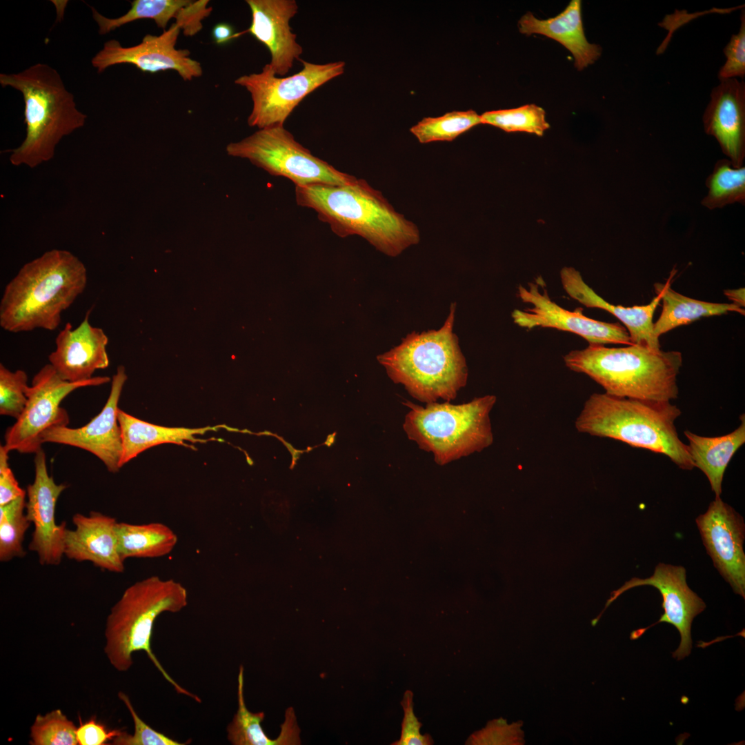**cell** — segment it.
<instances>
[{
  "label": "cell",
  "instance_id": "1",
  "mask_svg": "<svg viewBox=\"0 0 745 745\" xmlns=\"http://www.w3.org/2000/svg\"><path fill=\"white\" fill-rule=\"evenodd\" d=\"M295 193L297 204L315 211L337 236L359 235L388 256L396 257L420 240L417 226L364 179L295 186Z\"/></svg>",
  "mask_w": 745,
  "mask_h": 745
},
{
  "label": "cell",
  "instance_id": "2",
  "mask_svg": "<svg viewBox=\"0 0 745 745\" xmlns=\"http://www.w3.org/2000/svg\"><path fill=\"white\" fill-rule=\"evenodd\" d=\"M83 263L72 252L53 249L24 264L6 286L0 326L10 332L54 330L61 315L84 291Z\"/></svg>",
  "mask_w": 745,
  "mask_h": 745
},
{
  "label": "cell",
  "instance_id": "3",
  "mask_svg": "<svg viewBox=\"0 0 745 745\" xmlns=\"http://www.w3.org/2000/svg\"><path fill=\"white\" fill-rule=\"evenodd\" d=\"M2 87L22 94L24 140L11 150L10 162L33 168L54 157L60 141L82 128L87 115L80 111L57 70L37 63L17 73L0 74Z\"/></svg>",
  "mask_w": 745,
  "mask_h": 745
},
{
  "label": "cell",
  "instance_id": "4",
  "mask_svg": "<svg viewBox=\"0 0 745 745\" xmlns=\"http://www.w3.org/2000/svg\"><path fill=\"white\" fill-rule=\"evenodd\" d=\"M680 409L670 401H654L593 393L575 419L579 433L619 440L667 456L683 470L695 467L675 421Z\"/></svg>",
  "mask_w": 745,
  "mask_h": 745
},
{
  "label": "cell",
  "instance_id": "5",
  "mask_svg": "<svg viewBox=\"0 0 745 745\" xmlns=\"http://www.w3.org/2000/svg\"><path fill=\"white\" fill-rule=\"evenodd\" d=\"M456 304L439 330L413 332L377 357L389 377L423 403L450 401L468 379L466 359L453 332Z\"/></svg>",
  "mask_w": 745,
  "mask_h": 745
},
{
  "label": "cell",
  "instance_id": "6",
  "mask_svg": "<svg viewBox=\"0 0 745 745\" xmlns=\"http://www.w3.org/2000/svg\"><path fill=\"white\" fill-rule=\"evenodd\" d=\"M564 361L570 370L588 375L613 396L670 401L678 397L677 377L682 366L679 351L638 344L589 345L569 352Z\"/></svg>",
  "mask_w": 745,
  "mask_h": 745
},
{
  "label": "cell",
  "instance_id": "7",
  "mask_svg": "<svg viewBox=\"0 0 745 745\" xmlns=\"http://www.w3.org/2000/svg\"><path fill=\"white\" fill-rule=\"evenodd\" d=\"M188 604V592L179 582L150 576L127 588L108 615L105 654L118 671L132 665V654L144 651L175 691L198 703L199 697L177 683L166 671L151 648L154 623L163 613H177Z\"/></svg>",
  "mask_w": 745,
  "mask_h": 745
},
{
  "label": "cell",
  "instance_id": "8",
  "mask_svg": "<svg viewBox=\"0 0 745 745\" xmlns=\"http://www.w3.org/2000/svg\"><path fill=\"white\" fill-rule=\"evenodd\" d=\"M496 401L488 395L457 405L435 401L423 407L407 401L403 428L409 439L443 466L493 444L490 413Z\"/></svg>",
  "mask_w": 745,
  "mask_h": 745
},
{
  "label": "cell",
  "instance_id": "9",
  "mask_svg": "<svg viewBox=\"0 0 745 745\" xmlns=\"http://www.w3.org/2000/svg\"><path fill=\"white\" fill-rule=\"evenodd\" d=\"M226 152L230 156L248 159L271 175L286 177L295 186L342 185L356 178L313 155L284 126L259 129L229 143Z\"/></svg>",
  "mask_w": 745,
  "mask_h": 745
},
{
  "label": "cell",
  "instance_id": "10",
  "mask_svg": "<svg viewBox=\"0 0 745 745\" xmlns=\"http://www.w3.org/2000/svg\"><path fill=\"white\" fill-rule=\"evenodd\" d=\"M301 70L278 77L269 63L261 72L244 74L235 83L244 88L252 103L248 124L259 129L284 126L295 108L309 94L344 72L345 62L315 63L301 59Z\"/></svg>",
  "mask_w": 745,
  "mask_h": 745
},
{
  "label": "cell",
  "instance_id": "11",
  "mask_svg": "<svg viewBox=\"0 0 745 745\" xmlns=\"http://www.w3.org/2000/svg\"><path fill=\"white\" fill-rule=\"evenodd\" d=\"M110 378L93 377L79 382L63 379L50 364H46L34 376L26 391V406L16 422L6 432L3 446L9 452L36 453L41 448L42 435L49 428L67 426L69 417L60 407L61 401L79 388L106 384Z\"/></svg>",
  "mask_w": 745,
  "mask_h": 745
},
{
  "label": "cell",
  "instance_id": "12",
  "mask_svg": "<svg viewBox=\"0 0 745 745\" xmlns=\"http://www.w3.org/2000/svg\"><path fill=\"white\" fill-rule=\"evenodd\" d=\"M642 586H651L659 591L663 599L662 606L664 613L659 619L651 626L632 632L630 639H638L647 629L657 624L668 623L677 628L681 638L679 646L673 653V657L677 660L683 659L689 655L692 648L691 629L693 620L705 609L706 604L688 587L686 569L682 566L659 563L656 566L653 575L648 578L633 577L626 582L622 586L611 593L604 608L592 620L591 624L595 626L606 609L622 593L630 588Z\"/></svg>",
  "mask_w": 745,
  "mask_h": 745
},
{
  "label": "cell",
  "instance_id": "13",
  "mask_svg": "<svg viewBox=\"0 0 745 745\" xmlns=\"http://www.w3.org/2000/svg\"><path fill=\"white\" fill-rule=\"evenodd\" d=\"M544 286L543 282L542 292L537 280L528 283V288L518 286L519 299L531 307L513 311L511 316L515 324L528 330L542 327L573 332L585 339L589 345L633 344L623 326L589 318L583 315L581 309L569 311L552 301Z\"/></svg>",
  "mask_w": 745,
  "mask_h": 745
},
{
  "label": "cell",
  "instance_id": "14",
  "mask_svg": "<svg viewBox=\"0 0 745 745\" xmlns=\"http://www.w3.org/2000/svg\"><path fill=\"white\" fill-rule=\"evenodd\" d=\"M175 22L159 35L146 34L133 46L124 47L116 39L106 41L91 59L98 73L119 64H130L143 72L174 70L183 81H192L203 74L201 63L192 59L187 49H177L181 32Z\"/></svg>",
  "mask_w": 745,
  "mask_h": 745
},
{
  "label": "cell",
  "instance_id": "15",
  "mask_svg": "<svg viewBox=\"0 0 745 745\" xmlns=\"http://www.w3.org/2000/svg\"><path fill=\"white\" fill-rule=\"evenodd\" d=\"M703 544L715 567L733 591L745 597V525L743 517L720 497L696 519Z\"/></svg>",
  "mask_w": 745,
  "mask_h": 745
},
{
  "label": "cell",
  "instance_id": "16",
  "mask_svg": "<svg viewBox=\"0 0 745 745\" xmlns=\"http://www.w3.org/2000/svg\"><path fill=\"white\" fill-rule=\"evenodd\" d=\"M126 379L124 367L119 366L112 377L108 400L101 412L80 428L61 426L49 428L42 435L43 443H57L83 449L97 457L108 471H119L123 443L117 418L118 403Z\"/></svg>",
  "mask_w": 745,
  "mask_h": 745
},
{
  "label": "cell",
  "instance_id": "17",
  "mask_svg": "<svg viewBox=\"0 0 745 745\" xmlns=\"http://www.w3.org/2000/svg\"><path fill=\"white\" fill-rule=\"evenodd\" d=\"M34 479L27 487L26 515L34 526L28 549L35 552L41 565H59L64 555L66 522L57 524L55 506L64 484H57L48 474L46 455L41 448L35 453Z\"/></svg>",
  "mask_w": 745,
  "mask_h": 745
},
{
  "label": "cell",
  "instance_id": "18",
  "mask_svg": "<svg viewBox=\"0 0 745 745\" xmlns=\"http://www.w3.org/2000/svg\"><path fill=\"white\" fill-rule=\"evenodd\" d=\"M251 12V34L270 54L268 63L277 76L284 77L301 60L302 46L297 41L290 21L298 12L295 0H246Z\"/></svg>",
  "mask_w": 745,
  "mask_h": 745
},
{
  "label": "cell",
  "instance_id": "19",
  "mask_svg": "<svg viewBox=\"0 0 745 745\" xmlns=\"http://www.w3.org/2000/svg\"><path fill=\"white\" fill-rule=\"evenodd\" d=\"M89 315L88 311L75 328L67 323L55 339V350L48 356L58 375L70 382L89 380L96 370L110 364L108 337L102 328L90 324Z\"/></svg>",
  "mask_w": 745,
  "mask_h": 745
},
{
  "label": "cell",
  "instance_id": "20",
  "mask_svg": "<svg viewBox=\"0 0 745 745\" xmlns=\"http://www.w3.org/2000/svg\"><path fill=\"white\" fill-rule=\"evenodd\" d=\"M705 132L718 142L735 168L745 158V83L736 79L720 80L711 91L703 115Z\"/></svg>",
  "mask_w": 745,
  "mask_h": 745
},
{
  "label": "cell",
  "instance_id": "21",
  "mask_svg": "<svg viewBox=\"0 0 745 745\" xmlns=\"http://www.w3.org/2000/svg\"><path fill=\"white\" fill-rule=\"evenodd\" d=\"M75 528H66L64 555L77 562H90L95 566L112 573L124 571V561L119 552L115 518L96 511L88 515L76 513L72 517Z\"/></svg>",
  "mask_w": 745,
  "mask_h": 745
},
{
  "label": "cell",
  "instance_id": "22",
  "mask_svg": "<svg viewBox=\"0 0 745 745\" xmlns=\"http://www.w3.org/2000/svg\"><path fill=\"white\" fill-rule=\"evenodd\" d=\"M562 286L573 299L588 308H600L610 312L626 326L633 344L660 349L659 338L653 331V315L661 301L657 296L647 305L624 307L613 305L597 295L583 279L580 272L572 267L560 271Z\"/></svg>",
  "mask_w": 745,
  "mask_h": 745
},
{
  "label": "cell",
  "instance_id": "23",
  "mask_svg": "<svg viewBox=\"0 0 745 745\" xmlns=\"http://www.w3.org/2000/svg\"><path fill=\"white\" fill-rule=\"evenodd\" d=\"M518 26L519 32L527 36L542 34L560 43L572 53L579 70L593 64L601 55V48L586 38L580 0H572L561 13L548 19H537L528 12L520 19Z\"/></svg>",
  "mask_w": 745,
  "mask_h": 745
},
{
  "label": "cell",
  "instance_id": "24",
  "mask_svg": "<svg viewBox=\"0 0 745 745\" xmlns=\"http://www.w3.org/2000/svg\"><path fill=\"white\" fill-rule=\"evenodd\" d=\"M117 418L123 443L120 467L144 450L157 445L172 443L187 446L188 445L185 443L186 441L206 442L208 439H201L195 436L203 435L209 431H217L222 428H228L229 431H241L226 425L197 428L161 426L136 418L119 408Z\"/></svg>",
  "mask_w": 745,
  "mask_h": 745
},
{
  "label": "cell",
  "instance_id": "25",
  "mask_svg": "<svg viewBox=\"0 0 745 745\" xmlns=\"http://www.w3.org/2000/svg\"><path fill=\"white\" fill-rule=\"evenodd\" d=\"M741 424L733 432L718 437L697 435L685 430L688 451L694 467L707 477L715 497L722 494L724 472L734 454L745 443V415L739 416Z\"/></svg>",
  "mask_w": 745,
  "mask_h": 745
},
{
  "label": "cell",
  "instance_id": "26",
  "mask_svg": "<svg viewBox=\"0 0 745 745\" xmlns=\"http://www.w3.org/2000/svg\"><path fill=\"white\" fill-rule=\"evenodd\" d=\"M238 708L227 726V738L233 745H297L301 744L300 729L292 707L286 710L285 720L279 735L272 739L266 735L261 723L264 712L252 713L247 708L244 695V666L241 665L237 677Z\"/></svg>",
  "mask_w": 745,
  "mask_h": 745
},
{
  "label": "cell",
  "instance_id": "27",
  "mask_svg": "<svg viewBox=\"0 0 745 745\" xmlns=\"http://www.w3.org/2000/svg\"><path fill=\"white\" fill-rule=\"evenodd\" d=\"M675 273L673 270L665 284H654L655 293L661 295L662 313L653 325L656 337L681 326L704 317L721 315L730 312L744 315V308L731 304L713 303L690 298L675 291L670 287V281Z\"/></svg>",
  "mask_w": 745,
  "mask_h": 745
},
{
  "label": "cell",
  "instance_id": "28",
  "mask_svg": "<svg viewBox=\"0 0 745 745\" xmlns=\"http://www.w3.org/2000/svg\"><path fill=\"white\" fill-rule=\"evenodd\" d=\"M116 531L119 552L123 561L130 557L165 556L177 543V535L161 523L132 524L117 522Z\"/></svg>",
  "mask_w": 745,
  "mask_h": 745
},
{
  "label": "cell",
  "instance_id": "29",
  "mask_svg": "<svg viewBox=\"0 0 745 745\" xmlns=\"http://www.w3.org/2000/svg\"><path fill=\"white\" fill-rule=\"evenodd\" d=\"M190 0H134L130 8L117 18H108L92 7V15L98 26L100 35L106 34L116 29L140 19H151L157 27L166 30L169 21L178 18L181 10Z\"/></svg>",
  "mask_w": 745,
  "mask_h": 745
},
{
  "label": "cell",
  "instance_id": "30",
  "mask_svg": "<svg viewBox=\"0 0 745 745\" xmlns=\"http://www.w3.org/2000/svg\"><path fill=\"white\" fill-rule=\"evenodd\" d=\"M707 195L701 203L709 210L735 203H745V167L735 168L728 159L718 160L706 180Z\"/></svg>",
  "mask_w": 745,
  "mask_h": 745
},
{
  "label": "cell",
  "instance_id": "31",
  "mask_svg": "<svg viewBox=\"0 0 745 745\" xmlns=\"http://www.w3.org/2000/svg\"><path fill=\"white\" fill-rule=\"evenodd\" d=\"M481 123L475 111H453L438 117H426L413 126L410 131L421 143L454 140L461 134Z\"/></svg>",
  "mask_w": 745,
  "mask_h": 745
},
{
  "label": "cell",
  "instance_id": "32",
  "mask_svg": "<svg viewBox=\"0 0 745 745\" xmlns=\"http://www.w3.org/2000/svg\"><path fill=\"white\" fill-rule=\"evenodd\" d=\"M26 496L0 506V560L23 557V542L30 522L25 513Z\"/></svg>",
  "mask_w": 745,
  "mask_h": 745
},
{
  "label": "cell",
  "instance_id": "33",
  "mask_svg": "<svg viewBox=\"0 0 745 745\" xmlns=\"http://www.w3.org/2000/svg\"><path fill=\"white\" fill-rule=\"evenodd\" d=\"M544 110L535 104L488 111L480 115L481 123L499 128L505 132H526L542 136L550 126Z\"/></svg>",
  "mask_w": 745,
  "mask_h": 745
},
{
  "label": "cell",
  "instance_id": "34",
  "mask_svg": "<svg viewBox=\"0 0 745 745\" xmlns=\"http://www.w3.org/2000/svg\"><path fill=\"white\" fill-rule=\"evenodd\" d=\"M77 727L60 709L37 715L30 727L32 745H77Z\"/></svg>",
  "mask_w": 745,
  "mask_h": 745
},
{
  "label": "cell",
  "instance_id": "35",
  "mask_svg": "<svg viewBox=\"0 0 745 745\" xmlns=\"http://www.w3.org/2000/svg\"><path fill=\"white\" fill-rule=\"evenodd\" d=\"M28 376L25 371L12 372L0 364V414L17 419L28 401Z\"/></svg>",
  "mask_w": 745,
  "mask_h": 745
},
{
  "label": "cell",
  "instance_id": "36",
  "mask_svg": "<svg viewBox=\"0 0 745 745\" xmlns=\"http://www.w3.org/2000/svg\"><path fill=\"white\" fill-rule=\"evenodd\" d=\"M118 696L131 715L134 724V733L128 734L126 731H121L119 734L112 739V744L186 745L191 742V739L183 743L179 742L153 729L140 718L126 694L119 692Z\"/></svg>",
  "mask_w": 745,
  "mask_h": 745
},
{
  "label": "cell",
  "instance_id": "37",
  "mask_svg": "<svg viewBox=\"0 0 745 745\" xmlns=\"http://www.w3.org/2000/svg\"><path fill=\"white\" fill-rule=\"evenodd\" d=\"M522 722L508 725L502 718L490 721L481 731L474 733L467 740L468 744H524Z\"/></svg>",
  "mask_w": 745,
  "mask_h": 745
},
{
  "label": "cell",
  "instance_id": "38",
  "mask_svg": "<svg viewBox=\"0 0 745 745\" xmlns=\"http://www.w3.org/2000/svg\"><path fill=\"white\" fill-rule=\"evenodd\" d=\"M740 28L733 34L724 49L726 61L718 73L719 80L735 79L745 76V14H741Z\"/></svg>",
  "mask_w": 745,
  "mask_h": 745
},
{
  "label": "cell",
  "instance_id": "39",
  "mask_svg": "<svg viewBox=\"0 0 745 745\" xmlns=\"http://www.w3.org/2000/svg\"><path fill=\"white\" fill-rule=\"evenodd\" d=\"M413 697L412 691H406L405 692L401 702L404 717L401 724V736L399 740L393 743V745H430L433 744V741L429 735H421L420 733L421 724L413 712Z\"/></svg>",
  "mask_w": 745,
  "mask_h": 745
},
{
  "label": "cell",
  "instance_id": "40",
  "mask_svg": "<svg viewBox=\"0 0 745 745\" xmlns=\"http://www.w3.org/2000/svg\"><path fill=\"white\" fill-rule=\"evenodd\" d=\"M208 3V0L191 1L182 9L175 23L179 26L184 36L193 37L201 30L203 20L212 10Z\"/></svg>",
  "mask_w": 745,
  "mask_h": 745
},
{
  "label": "cell",
  "instance_id": "41",
  "mask_svg": "<svg viewBox=\"0 0 745 745\" xmlns=\"http://www.w3.org/2000/svg\"><path fill=\"white\" fill-rule=\"evenodd\" d=\"M8 453L3 446H0V506L26 495L9 466Z\"/></svg>",
  "mask_w": 745,
  "mask_h": 745
},
{
  "label": "cell",
  "instance_id": "42",
  "mask_svg": "<svg viewBox=\"0 0 745 745\" xmlns=\"http://www.w3.org/2000/svg\"><path fill=\"white\" fill-rule=\"evenodd\" d=\"M120 730H108L105 726L90 719L80 723L76 735L80 745H105L119 734Z\"/></svg>",
  "mask_w": 745,
  "mask_h": 745
},
{
  "label": "cell",
  "instance_id": "43",
  "mask_svg": "<svg viewBox=\"0 0 745 745\" xmlns=\"http://www.w3.org/2000/svg\"><path fill=\"white\" fill-rule=\"evenodd\" d=\"M244 34H245L244 31L235 32L234 28L227 23H217L212 30V39L219 45L227 43Z\"/></svg>",
  "mask_w": 745,
  "mask_h": 745
},
{
  "label": "cell",
  "instance_id": "44",
  "mask_svg": "<svg viewBox=\"0 0 745 745\" xmlns=\"http://www.w3.org/2000/svg\"><path fill=\"white\" fill-rule=\"evenodd\" d=\"M724 295L731 299L733 304H737L741 308H744L745 306V290L744 288H739L738 289L726 290H724Z\"/></svg>",
  "mask_w": 745,
  "mask_h": 745
},
{
  "label": "cell",
  "instance_id": "45",
  "mask_svg": "<svg viewBox=\"0 0 745 745\" xmlns=\"http://www.w3.org/2000/svg\"><path fill=\"white\" fill-rule=\"evenodd\" d=\"M276 437H277L278 439L282 441L290 453L292 455V462L290 468L292 469L296 464L297 460L299 459L300 455L304 452V450L295 449L290 443L285 441L282 437H279L278 436Z\"/></svg>",
  "mask_w": 745,
  "mask_h": 745
},
{
  "label": "cell",
  "instance_id": "46",
  "mask_svg": "<svg viewBox=\"0 0 745 745\" xmlns=\"http://www.w3.org/2000/svg\"><path fill=\"white\" fill-rule=\"evenodd\" d=\"M336 434V433H333L332 434L328 435L324 444L328 447H330L335 443Z\"/></svg>",
  "mask_w": 745,
  "mask_h": 745
}]
</instances>
